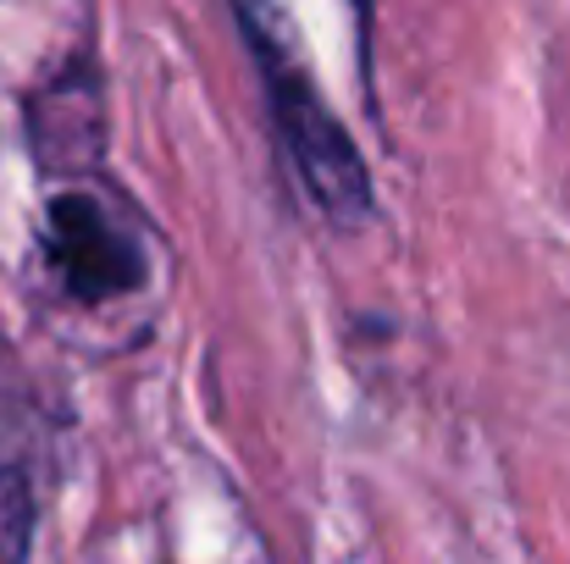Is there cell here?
Segmentation results:
<instances>
[{
    "mask_svg": "<svg viewBox=\"0 0 570 564\" xmlns=\"http://www.w3.org/2000/svg\"><path fill=\"white\" fill-rule=\"evenodd\" d=\"M249 44H255L261 83H266L283 150L299 172V188L322 205L333 227H366L377 199H372V178H366L355 139L344 133V122L333 117V106L322 100V89L311 83V72L294 61L288 44H277L261 22H249Z\"/></svg>",
    "mask_w": 570,
    "mask_h": 564,
    "instance_id": "1",
    "label": "cell"
},
{
    "mask_svg": "<svg viewBox=\"0 0 570 564\" xmlns=\"http://www.w3.org/2000/svg\"><path fill=\"white\" fill-rule=\"evenodd\" d=\"M45 260H50L56 283L83 305L134 294L150 277L139 232L117 216V205H106L100 194H83V188H67L45 205Z\"/></svg>",
    "mask_w": 570,
    "mask_h": 564,
    "instance_id": "2",
    "label": "cell"
},
{
    "mask_svg": "<svg viewBox=\"0 0 570 564\" xmlns=\"http://www.w3.org/2000/svg\"><path fill=\"white\" fill-rule=\"evenodd\" d=\"M33 548V493L22 471L0 465V564H28Z\"/></svg>",
    "mask_w": 570,
    "mask_h": 564,
    "instance_id": "3",
    "label": "cell"
},
{
    "mask_svg": "<svg viewBox=\"0 0 570 564\" xmlns=\"http://www.w3.org/2000/svg\"><path fill=\"white\" fill-rule=\"evenodd\" d=\"M350 6H355V17H361V22H366V17L377 11V0H350Z\"/></svg>",
    "mask_w": 570,
    "mask_h": 564,
    "instance_id": "4",
    "label": "cell"
}]
</instances>
